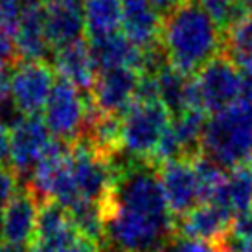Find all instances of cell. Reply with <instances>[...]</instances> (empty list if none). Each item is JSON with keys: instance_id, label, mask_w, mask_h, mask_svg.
Instances as JSON below:
<instances>
[{"instance_id": "obj_1", "label": "cell", "mask_w": 252, "mask_h": 252, "mask_svg": "<svg viewBox=\"0 0 252 252\" xmlns=\"http://www.w3.org/2000/svg\"><path fill=\"white\" fill-rule=\"evenodd\" d=\"M99 206L105 245L114 252H157L175 236V217L151 162L112 158V184Z\"/></svg>"}, {"instance_id": "obj_2", "label": "cell", "mask_w": 252, "mask_h": 252, "mask_svg": "<svg viewBox=\"0 0 252 252\" xmlns=\"http://www.w3.org/2000/svg\"><path fill=\"white\" fill-rule=\"evenodd\" d=\"M160 48L169 66L193 76L224 52V33L199 4L184 0L162 19Z\"/></svg>"}, {"instance_id": "obj_3", "label": "cell", "mask_w": 252, "mask_h": 252, "mask_svg": "<svg viewBox=\"0 0 252 252\" xmlns=\"http://www.w3.org/2000/svg\"><path fill=\"white\" fill-rule=\"evenodd\" d=\"M201 153L223 169L252 160V103L239 99L206 120Z\"/></svg>"}, {"instance_id": "obj_4", "label": "cell", "mask_w": 252, "mask_h": 252, "mask_svg": "<svg viewBox=\"0 0 252 252\" xmlns=\"http://www.w3.org/2000/svg\"><path fill=\"white\" fill-rule=\"evenodd\" d=\"M42 112V122L46 124L50 134L70 146L87 134L98 109L92 101L91 92L77 91L74 85L59 77Z\"/></svg>"}, {"instance_id": "obj_5", "label": "cell", "mask_w": 252, "mask_h": 252, "mask_svg": "<svg viewBox=\"0 0 252 252\" xmlns=\"http://www.w3.org/2000/svg\"><path fill=\"white\" fill-rule=\"evenodd\" d=\"M171 124V114L160 101H134L120 116V147L134 160H151Z\"/></svg>"}, {"instance_id": "obj_6", "label": "cell", "mask_w": 252, "mask_h": 252, "mask_svg": "<svg viewBox=\"0 0 252 252\" xmlns=\"http://www.w3.org/2000/svg\"><path fill=\"white\" fill-rule=\"evenodd\" d=\"M193 77H195L199 105L203 112L216 114L241 99L243 74L224 56V52L216 59H212L208 64H204Z\"/></svg>"}, {"instance_id": "obj_7", "label": "cell", "mask_w": 252, "mask_h": 252, "mask_svg": "<svg viewBox=\"0 0 252 252\" xmlns=\"http://www.w3.org/2000/svg\"><path fill=\"white\" fill-rule=\"evenodd\" d=\"M54 70L44 61H17L9 74L11 99L21 116H37L54 89Z\"/></svg>"}, {"instance_id": "obj_8", "label": "cell", "mask_w": 252, "mask_h": 252, "mask_svg": "<svg viewBox=\"0 0 252 252\" xmlns=\"http://www.w3.org/2000/svg\"><path fill=\"white\" fill-rule=\"evenodd\" d=\"M54 136L39 116H22L9 133V162L17 177L30 179Z\"/></svg>"}, {"instance_id": "obj_9", "label": "cell", "mask_w": 252, "mask_h": 252, "mask_svg": "<svg viewBox=\"0 0 252 252\" xmlns=\"http://www.w3.org/2000/svg\"><path fill=\"white\" fill-rule=\"evenodd\" d=\"M157 169L171 216L182 217L201 204L199 181L191 158L168 160Z\"/></svg>"}, {"instance_id": "obj_10", "label": "cell", "mask_w": 252, "mask_h": 252, "mask_svg": "<svg viewBox=\"0 0 252 252\" xmlns=\"http://www.w3.org/2000/svg\"><path fill=\"white\" fill-rule=\"evenodd\" d=\"M140 72L131 68H112L96 74L91 91L92 101L101 114L122 116L136 99Z\"/></svg>"}, {"instance_id": "obj_11", "label": "cell", "mask_w": 252, "mask_h": 252, "mask_svg": "<svg viewBox=\"0 0 252 252\" xmlns=\"http://www.w3.org/2000/svg\"><path fill=\"white\" fill-rule=\"evenodd\" d=\"M41 203L32 189L26 186L17 189V193L11 197L7 204L0 226V241L11 243V245L32 247L35 239L37 217H39Z\"/></svg>"}, {"instance_id": "obj_12", "label": "cell", "mask_w": 252, "mask_h": 252, "mask_svg": "<svg viewBox=\"0 0 252 252\" xmlns=\"http://www.w3.org/2000/svg\"><path fill=\"white\" fill-rule=\"evenodd\" d=\"M162 19L147 0H122L124 35L144 52L160 48Z\"/></svg>"}, {"instance_id": "obj_13", "label": "cell", "mask_w": 252, "mask_h": 252, "mask_svg": "<svg viewBox=\"0 0 252 252\" xmlns=\"http://www.w3.org/2000/svg\"><path fill=\"white\" fill-rule=\"evenodd\" d=\"M79 238L70 214L56 201H46L39 208L35 239L30 247L32 252H59Z\"/></svg>"}, {"instance_id": "obj_14", "label": "cell", "mask_w": 252, "mask_h": 252, "mask_svg": "<svg viewBox=\"0 0 252 252\" xmlns=\"http://www.w3.org/2000/svg\"><path fill=\"white\" fill-rule=\"evenodd\" d=\"M44 13L46 9L39 0L24 7L19 28L13 35L19 61H44L46 63L48 56L54 54L46 39V32H44Z\"/></svg>"}, {"instance_id": "obj_15", "label": "cell", "mask_w": 252, "mask_h": 252, "mask_svg": "<svg viewBox=\"0 0 252 252\" xmlns=\"http://www.w3.org/2000/svg\"><path fill=\"white\" fill-rule=\"evenodd\" d=\"M230 219L252 212V160L228 169L210 201Z\"/></svg>"}, {"instance_id": "obj_16", "label": "cell", "mask_w": 252, "mask_h": 252, "mask_svg": "<svg viewBox=\"0 0 252 252\" xmlns=\"http://www.w3.org/2000/svg\"><path fill=\"white\" fill-rule=\"evenodd\" d=\"M52 56H54V68L61 79L68 81L81 92L92 91L98 70L92 61L89 42H85V39L56 50Z\"/></svg>"}, {"instance_id": "obj_17", "label": "cell", "mask_w": 252, "mask_h": 252, "mask_svg": "<svg viewBox=\"0 0 252 252\" xmlns=\"http://www.w3.org/2000/svg\"><path fill=\"white\" fill-rule=\"evenodd\" d=\"M232 219L212 203H201L193 210L175 219V234L182 238L210 241L216 245L230 228Z\"/></svg>"}, {"instance_id": "obj_18", "label": "cell", "mask_w": 252, "mask_h": 252, "mask_svg": "<svg viewBox=\"0 0 252 252\" xmlns=\"http://www.w3.org/2000/svg\"><path fill=\"white\" fill-rule=\"evenodd\" d=\"M44 9V32L52 52L83 39V6H54Z\"/></svg>"}, {"instance_id": "obj_19", "label": "cell", "mask_w": 252, "mask_h": 252, "mask_svg": "<svg viewBox=\"0 0 252 252\" xmlns=\"http://www.w3.org/2000/svg\"><path fill=\"white\" fill-rule=\"evenodd\" d=\"M83 21L89 41L118 33L122 28V0H83Z\"/></svg>"}, {"instance_id": "obj_20", "label": "cell", "mask_w": 252, "mask_h": 252, "mask_svg": "<svg viewBox=\"0 0 252 252\" xmlns=\"http://www.w3.org/2000/svg\"><path fill=\"white\" fill-rule=\"evenodd\" d=\"M224 56L243 74L252 72V13L224 33Z\"/></svg>"}, {"instance_id": "obj_21", "label": "cell", "mask_w": 252, "mask_h": 252, "mask_svg": "<svg viewBox=\"0 0 252 252\" xmlns=\"http://www.w3.org/2000/svg\"><path fill=\"white\" fill-rule=\"evenodd\" d=\"M193 160V168L197 173V181H199V191H201V203H210L214 195L217 193V189L221 186V182L224 179L223 168H219L216 162L210 160L208 157H204L203 153L191 158Z\"/></svg>"}, {"instance_id": "obj_22", "label": "cell", "mask_w": 252, "mask_h": 252, "mask_svg": "<svg viewBox=\"0 0 252 252\" xmlns=\"http://www.w3.org/2000/svg\"><path fill=\"white\" fill-rule=\"evenodd\" d=\"M157 252H217V247L214 243H210V241L182 238V236L175 234Z\"/></svg>"}, {"instance_id": "obj_23", "label": "cell", "mask_w": 252, "mask_h": 252, "mask_svg": "<svg viewBox=\"0 0 252 252\" xmlns=\"http://www.w3.org/2000/svg\"><path fill=\"white\" fill-rule=\"evenodd\" d=\"M17 193V175L11 168H2L0 166V226L4 219L7 204L11 201V197Z\"/></svg>"}, {"instance_id": "obj_24", "label": "cell", "mask_w": 252, "mask_h": 252, "mask_svg": "<svg viewBox=\"0 0 252 252\" xmlns=\"http://www.w3.org/2000/svg\"><path fill=\"white\" fill-rule=\"evenodd\" d=\"M17 61H19V57H17L13 39L7 35L6 32L0 30V76L6 74L9 66H15Z\"/></svg>"}, {"instance_id": "obj_25", "label": "cell", "mask_w": 252, "mask_h": 252, "mask_svg": "<svg viewBox=\"0 0 252 252\" xmlns=\"http://www.w3.org/2000/svg\"><path fill=\"white\" fill-rule=\"evenodd\" d=\"M217 252H252V241L236 236L234 232L226 230L224 236L216 243Z\"/></svg>"}, {"instance_id": "obj_26", "label": "cell", "mask_w": 252, "mask_h": 252, "mask_svg": "<svg viewBox=\"0 0 252 252\" xmlns=\"http://www.w3.org/2000/svg\"><path fill=\"white\" fill-rule=\"evenodd\" d=\"M59 252H101V247L94 245V243L83 238H77L76 241H72L70 245H66L63 251Z\"/></svg>"}, {"instance_id": "obj_27", "label": "cell", "mask_w": 252, "mask_h": 252, "mask_svg": "<svg viewBox=\"0 0 252 252\" xmlns=\"http://www.w3.org/2000/svg\"><path fill=\"white\" fill-rule=\"evenodd\" d=\"M147 2L164 17V15H168L169 11H173L177 6H181L184 0H147Z\"/></svg>"}, {"instance_id": "obj_28", "label": "cell", "mask_w": 252, "mask_h": 252, "mask_svg": "<svg viewBox=\"0 0 252 252\" xmlns=\"http://www.w3.org/2000/svg\"><path fill=\"white\" fill-rule=\"evenodd\" d=\"M9 158V133L4 124H0V164Z\"/></svg>"}, {"instance_id": "obj_29", "label": "cell", "mask_w": 252, "mask_h": 252, "mask_svg": "<svg viewBox=\"0 0 252 252\" xmlns=\"http://www.w3.org/2000/svg\"><path fill=\"white\" fill-rule=\"evenodd\" d=\"M44 7L54 6H83V0H39Z\"/></svg>"}, {"instance_id": "obj_30", "label": "cell", "mask_w": 252, "mask_h": 252, "mask_svg": "<svg viewBox=\"0 0 252 252\" xmlns=\"http://www.w3.org/2000/svg\"><path fill=\"white\" fill-rule=\"evenodd\" d=\"M228 2H230L236 9H239L245 17L252 13V0H228Z\"/></svg>"}, {"instance_id": "obj_31", "label": "cell", "mask_w": 252, "mask_h": 252, "mask_svg": "<svg viewBox=\"0 0 252 252\" xmlns=\"http://www.w3.org/2000/svg\"><path fill=\"white\" fill-rule=\"evenodd\" d=\"M0 252H32L28 247L22 245H11V243H4L0 241Z\"/></svg>"}, {"instance_id": "obj_32", "label": "cell", "mask_w": 252, "mask_h": 252, "mask_svg": "<svg viewBox=\"0 0 252 252\" xmlns=\"http://www.w3.org/2000/svg\"><path fill=\"white\" fill-rule=\"evenodd\" d=\"M6 2H13V4H21V6H28L32 2H35V0H6Z\"/></svg>"}]
</instances>
